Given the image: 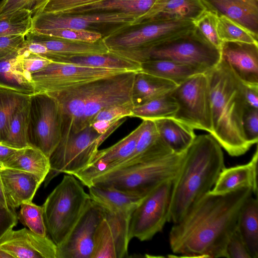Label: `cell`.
I'll return each mask as SVG.
<instances>
[{
  "mask_svg": "<svg viewBox=\"0 0 258 258\" xmlns=\"http://www.w3.org/2000/svg\"><path fill=\"white\" fill-rule=\"evenodd\" d=\"M110 135L100 134L90 125L77 133L62 136L49 158L50 170L45 186L60 173L74 175L85 170Z\"/></svg>",
  "mask_w": 258,
  "mask_h": 258,
  "instance_id": "8",
  "label": "cell"
},
{
  "mask_svg": "<svg viewBox=\"0 0 258 258\" xmlns=\"http://www.w3.org/2000/svg\"><path fill=\"white\" fill-rule=\"evenodd\" d=\"M220 52L221 58L241 81L258 84V44L223 42Z\"/></svg>",
  "mask_w": 258,
  "mask_h": 258,
  "instance_id": "17",
  "label": "cell"
},
{
  "mask_svg": "<svg viewBox=\"0 0 258 258\" xmlns=\"http://www.w3.org/2000/svg\"><path fill=\"white\" fill-rule=\"evenodd\" d=\"M4 168L31 173L36 176L42 183L50 170L49 158L39 150L28 146L19 149Z\"/></svg>",
  "mask_w": 258,
  "mask_h": 258,
  "instance_id": "32",
  "label": "cell"
},
{
  "mask_svg": "<svg viewBox=\"0 0 258 258\" xmlns=\"http://www.w3.org/2000/svg\"><path fill=\"white\" fill-rule=\"evenodd\" d=\"M185 153H172L155 160L113 169L93 178L87 187L92 185L111 187L144 198L163 182L175 179Z\"/></svg>",
  "mask_w": 258,
  "mask_h": 258,
  "instance_id": "4",
  "label": "cell"
},
{
  "mask_svg": "<svg viewBox=\"0 0 258 258\" xmlns=\"http://www.w3.org/2000/svg\"><path fill=\"white\" fill-rule=\"evenodd\" d=\"M25 40L24 35L0 36V60L17 55Z\"/></svg>",
  "mask_w": 258,
  "mask_h": 258,
  "instance_id": "44",
  "label": "cell"
},
{
  "mask_svg": "<svg viewBox=\"0 0 258 258\" xmlns=\"http://www.w3.org/2000/svg\"><path fill=\"white\" fill-rule=\"evenodd\" d=\"M19 149L9 147L0 142V169L5 167L6 163Z\"/></svg>",
  "mask_w": 258,
  "mask_h": 258,
  "instance_id": "50",
  "label": "cell"
},
{
  "mask_svg": "<svg viewBox=\"0 0 258 258\" xmlns=\"http://www.w3.org/2000/svg\"><path fill=\"white\" fill-rule=\"evenodd\" d=\"M157 59L183 63L206 73L219 63L221 52L195 26L144 51L134 61L141 63L148 60Z\"/></svg>",
  "mask_w": 258,
  "mask_h": 258,
  "instance_id": "7",
  "label": "cell"
},
{
  "mask_svg": "<svg viewBox=\"0 0 258 258\" xmlns=\"http://www.w3.org/2000/svg\"><path fill=\"white\" fill-rule=\"evenodd\" d=\"M18 55L23 68L31 75L40 71L52 62L44 57L27 51L19 53Z\"/></svg>",
  "mask_w": 258,
  "mask_h": 258,
  "instance_id": "47",
  "label": "cell"
},
{
  "mask_svg": "<svg viewBox=\"0 0 258 258\" xmlns=\"http://www.w3.org/2000/svg\"><path fill=\"white\" fill-rule=\"evenodd\" d=\"M52 37L74 41L95 42L103 37L98 32L69 28H58L32 31Z\"/></svg>",
  "mask_w": 258,
  "mask_h": 258,
  "instance_id": "40",
  "label": "cell"
},
{
  "mask_svg": "<svg viewBox=\"0 0 258 258\" xmlns=\"http://www.w3.org/2000/svg\"><path fill=\"white\" fill-rule=\"evenodd\" d=\"M12 256L6 251L0 248V258H10Z\"/></svg>",
  "mask_w": 258,
  "mask_h": 258,
  "instance_id": "52",
  "label": "cell"
},
{
  "mask_svg": "<svg viewBox=\"0 0 258 258\" xmlns=\"http://www.w3.org/2000/svg\"><path fill=\"white\" fill-rule=\"evenodd\" d=\"M205 73L211 98V135L229 155L241 156L252 146L247 141L243 126V116L248 107L243 83L221 58L215 67Z\"/></svg>",
  "mask_w": 258,
  "mask_h": 258,
  "instance_id": "2",
  "label": "cell"
},
{
  "mask_svg": "<svg viewBox=\"0 0 258 258\" xmlns=\"http://www.w3.org/2000/svg\"><path fill=\"white\" fill-rule=\"evenodd\" d=\"M253 194L244 187L223 195L210 192L197 201L169 233L171 251L186 257H225L242 206Z\"/></svg>",
  "mask_w": 258,
  "mask_h": 258,
  "instance_id": "1",
  "label": "cell"
},
{
  "mask_svg": "<svg viewBox=\"0 0 258 258\" xmlns=\"http://www.w3.org/2000/svg\"><path fill=\"white\" fill-rule=\"evenodd\" d=\"M29 111V101L19 109L12 117L7 137L2 143L16 149H23L28 146L27 131Z\"/></svg>",
  "mask_w": 258,
  "mask_h": 258,
  "instance_id": "36",
  "label": "cell"
},
{
  "mask_svg": "<svg viewBox=\"0 0 258 258\" xmlns=\"http://www.w3.org/2000/svg\"><path fill=\"white\" fill-rule=\"evenodd\" d=\"M141 72L174 82L178 85L202 71L192 66L168 59H150L141 63Z\"/></svg>",
  "mask_w": 258,
  "mask_h": 258,
  "instance_id": "31",
  "label": "cell"
},
{
  "mask_svg": "<svg viewBox=\"0 0 258 258\" xmlns=\"http://www.w3.org/2000/svg\"><path fill=\"white\" fill-rule=\"evenodd\" d=\"M155 1V0H104L91 5L72 10L64 14L112 12L132 15L137 20L149 11Z\"/></svg>",
  "mask_w": 258,
  "mask_h": 258,
  "instance_id": "33",
  "label": "cell"
},
{
  "mask_svg": "<svg viewBox=\"0 0 258 258\" xmlns=\"http://www.w3.org/2000/svg\"><path fill=\"white\" fill-rule=\"evenodd\" d=\"M171 95L178 105L174 119L194 130L212 133L210 88L205 73L196 74L177 85Z\"/></svg>",
  "mask_w": 258,
  "mask_h": 258,
  "instance_id": "10",
  "label": "cell"
},
{
  "mask_svg": "<svg viewBox=\"0 0 258 258\" xmlns=\"http://www.w3.org/2000/svg\"><path fill=\"white\" fill-rule=\"evenodd\" d=\"M0 208L5 209L11 208L9 207L6 197L5 195L4 189L0 177Z\"/></svg>",
  "mask_w": 258,
  "mask_h": 258,
  "instance_id": "51",
  "label": "cell"
},
{
  "mask_svg": "<svg viewBox=\"0 0 258 258\" xmlns=\"http://www.w3.org/2000/svg\"><path fill=\"white\" fill-rule=\"evenodd\" d=\"M31 95L0 87V142L9 133L11 119L15 113L27 104Z\"/></svg>",
  "mask_w": 258,
  "mask_h": 258,
  "instance_id": "34",
  "label": "cell"
},
{
  "mask_svg": "<svg viewBox=\"0 0 258 258\" xmlns=\"http://www.w3.org/2000/svg\"><path fill=\"white\" fill-rule=\"evenodd\" d=\"M243 83L244 95L247 105L250 107L258 108V84Z\"/></svg>",
  "mask_w": 258,
  "mask_h": 258,
  "instance_id": "49",
  "label": "cell"
},
{
  "mask_svg": "<svg viewBox=\"0 0 258 258\" xmlns=\"http://www.w3.org/2000/svg\"><path fill=\"white\" fill-rule=\"evenodd\" d=\"M195 27L193 21H151L128 25L102 37L109 51L134 61L156 44Z\"/></svg>",
  "mask_w": 258,
  "mask_h": 258,
  "instance_id": "6",
  "label": "cell"
},
{
  "mask_svg": "<svg viewBox=\"0 0 258 258\" xmlns=\"http://www.w3.org/2000/svg\"><path fill=\"white\" fill-rule=\"evenodd\" d=\"M46 58L52 62L71 63L89 67L121 70L138 72L141 71V63L109 51L106 53L67 55L49 52Z\"/></svg>",
  "mask_w": 258,
  "mask_h": 258,
  "instance_id": "24",
  "label": "cell"
},
{
  "mask_svg": "<svg viewBox=\"0 0 258 258\" xmlns=\"http://www.w3.org/2000/svg\"><path fill=\"white\" fill-rule=\"evenodd\" d=\"M206 10L201 0H155L149 11L132 25L151 21H194Z\"/></svg>",
  "mask_w": 258,
  "mask_h": 258,
  "instance_id": "18",
  "label": "cell"
},
{
  "mask_svg": "<svg viewBox=\"0 0 258 258\" xmlns=\"http://www.w3.org/2000/svg\"><path fill=\"white\" fill-rule=\"evenodd\" d=\"M20 206L18 215L20 222L34 233L43 237L48 236L42 206L35 205L32 201L23 203Z\"/></svg>",
  "mask_w": 258,
  "mask_h": 258,
  "instance_id": "39",
  "label": "cell"
},
{
  "mask_svg": "<svg viewBox=\"0 0 258 258\" xmlns=\"http://www.w3.org/2000/svg\"><path fill=\"white\" fill-rule=\"evenodd\" d=\"M127 71L90 82L82 122V130L90 125L101 110L114 105L134 106L132 91L136 73Z\"/></svg>",
  "mask_w": 258,
  "mask_h": 258,
  "instance_id": "13",
  "label": "cell"
},
{
  "mask_svg": "<svg viewBox=\"0 0 258 258\" xmlns=\"http://www.w3.org/2000/svg\"><path fill=\"white\" fill-rule=\"evenodd\" d=\"M257 158L256 147L251 159L246 164L224 168L210 192L214 195H223L241 187H249L257 196Z\"/></svg>",
  "mask_w": 258,
  "mask_h": 258,
  "instance_id": "21",
  "label": "cell"
},
{
  "mask_svg": "<svg viewBox=\"0 0 258 258\" xmlns=\"http://www.w3.org/2000/svg\"><path fill=\"white\" fill-rule=\"evenodd\" d=\"M207 10L225 16L258 38V0H201Z\"/></svg>",
  "mask_w": 258,
  "mask_h": 258,
  "instance_id": "19",
  "label": "cell"
},
{
  "mask_svg": "<svg viewBox=\"0 0 258 258\" xmlns=\"http://www.w3.org/2000/svg\"><path fill=\"white\" fill-rule=\"evenodd\" d=\"M243 126L247 141L253 145L258 141V108L247 107L243 118Z\"/></svg>",
  "mask_w": 258,
  "mask_h": 258,
  "instance_id": "45",
  "label": "cell"
},
{
  "mask_svg": "<svg viewBox=\"0 0 258 258\" xmlns=\"http://www.w3.org/2000/svg\"><path fill=\"white\" fill-rule=\"evenodd\" d=\"M32 28V12L22 9L0 20V36H26Z\"/></svg>",
  "mask_w": 258,
  "mask_h": 258,
  "instance_id": "37",
  "label": "cell"
},
{
  "mask_svg": "<svg viewBox=\"0 0 258 258\" xmlns=\"http://www.w3.org/2000/svg\"><path fill=\"white\" fill-rule=\"evenodd\" d=\"M2 0H0V2Z\"/></svg>",
  "mask_w": 258,
  "mask_h": 258,
  "instance_id": "53",
  "label": "cell"
},
{
  "mask_svg": "<svg viewBox=\"0 0 258 258\" xmlns=\"http://www.w3.org/2000/svg\"><path fill=\"white\" fill-rule=\"evenodd\" d=\"M46 0H2L0 2V20L22 9L32 12Z\"/></svg>",
  "mask_w": 258,
  "mask_h": 258,
  "instance_id": "43",
  "label": "cell"
},
{
  "mask_svg": "<svg viewBox=\"0 0 258 258\" xmlns=\"http://www.w3.org/2000/svg\"><path fill=\"white\" fill-rule=\"evenodd\" d=\"M136 20V18L132 15L112 12L59 14L39 13L33 16L31 31L69 28L98 32V29L108 28L116 30L131 25Z\"/></svg>",
  "mask_w": 258,
  "mask_h": 258,
  "instance_id": "14",
  "label": "cell"
},
{
  "mask_svg": "<svg viewBox=\"0 0 258 258\" xmlns=\"http://www.w3.org/2000/svg\"><path fill=\"white\" fill-rule=\"evenodd\" d=\"M217 18V15L206 10L193 23L204 38L220 50L222 42L218 34Z\"/></svg>",
  "mask_w": 258,
  "mask_h": 258,
  "instance_id": "41",
  "label": "cell"
},
{
  "mask_svg": "<svg viewBox=\"0 0 258 258\" xmlns=\"http://www.w3.org/2000/svg\"><path fill=\"white\" fill-rule=\"evenodd\" d=\"M225 168L222 148L216 140L210 134L196 136L173 181L168 222H178L197 201L210 192Z\"/></svg>",
  "mask_w": 258,
  "mask_h": 258,
  "instance_id": "3",
  "label": "cell"
},
{
  "mask_svg": "<svg viewBox=\"0 0 258 258\" xmlns=\"http://www.w3.org/2000/svg\"><path fill=\"white\" fill-rule=\"evenodd\" d=\"M225 257L251 258L236 228L226 245Z\"/></svg>",
  "mask_w": 258,
  "mask_h": 258,
  "instance_id": "46",
  "label": "cell"
},
{
  "mask_svg": "<svg viewBox=\"0 0 258 258\" xmlns=\"http://www.w3.org/2000/svg\"><path fill=\"white\" fill-rule=\"evenodd\" d=\"M102 1L104 0H46L36 9L33 16L39 13L64 14Z\"/></svg>",
  "mask_w": 258,
  "mask_h": 258,
  "instance_id": "42",
  "label": "cell"
},
{
  "mask_svg": "<svg viewBox=\"0 0 258 258\" xmlns=\"http://www.w3.org/2000/svg\"><path fill=\"white\" fill-rule=\"evenodd\" d=\"M125 72L127 71L51 62L31 75L35 93H49L64 91Z\"/></svg>",
  "mask_w": 258,
  "mask_h": 258,
  "instance_id": "12",
  "label": "cell"
},
{
  "mask_svg": "<svg viewBox=\"0 0 258 258\" xmlns=\"http://www.w3.org/2000/svg\"><path fill=\"white\" fill-rule=\"evenodd\" d=\"M177 85L169 80L140 71L136 73L132 91L134 106L171 93Z\"/></svg>",
  "mask_w": 258,
  "mask_h": 258,
  "instance_id": "26",
  "label": "cell"
},
{
  "mask_svg": "<svg viewBox=\"0 0 258 258\" xmlns=\"http://www.w3.org/2000/svg\"><path fill=\"white\" fill-rule=\"evenodd\" d=\"M126 244L105 217L98 225L94 238L91 258H123L128 254Z\"/></svg>",
  "mask_w": 258,
  "mask_h": 258,
  "instance_id": "27",
  "label": "cell"
},
{
  "mask_svg": "<svg viewBox=\"0 0 258 258\" xmlns=\"http://www.w3.org/2000/svg\"><path fill=\"white\" fill-rule=\"evenodd\" d=\"M217 32L222 42H241L258 44L257 38L247 29L223 16H218Z\"/></svg>",
  "mask_w": 258,
  "mask_h": 258,
  "instance_id": "38",
  "label": "cell"
},
{
  "mask_svg": "<svg viewBox=\"0 0 258 258\" xmlns=\"http://www.w3.org/2000/svg\"><path fill=\"white\" fill-rule=\"evenodd\" d=\"M0 248L15 258H56L57 250L49 236H41L25 228L9 231L0 240Z\"/></svg>",
  "mask_w": 258,
  "mask_h": 258,
  "instance_id": "16",
  "label": "cell"
},
{
  "mask_svg": "<svg viewBox=\"0 0 258 258\" xmlns=\"http://www.w3.org/2000/svg\"><path fill=\"white\" fill-rule=\"evenodd\" d=\"M88 188L91 199L104 211L128 221L143 198L111 187L92 185Z\"/></svg>",
  "mask_w": 258,
  "mask_h": 258,
  "instance_id": "23",
  "label": "cell"
},
{
  "mask_svg": "<svg viewBox=\"0 0 258 258\" xmlns=\"http://www.w3.org/2000/svg\"><path fill=\"white\" fill-rule=\"evenodd\" d=\"M0 177L8 205L15 210L23 203L32 202L41 184L34 175L13 168L0 169Z\"/></svg>",
  "mask_w": 258,
  "mask_h": 258,
  "instance_id": "20",
  "label": "cell"
},
{
  "mask_svg": "<svg viewBox=\"0 0 258 258\" xmlns=\"http://www.w3.org/2000/svg\"><path fill=\"white\" fill-rule=\"evenodd\" d=\"M18 220L15 209L0 208V240L17 225Z\"/></svg>",
  "mask_w": 258,
  "mask_h": 258,
  "instance_id": "48",
  "label": "cell"
},
{
  "mask_svg": "<svg viewBox=\"0 0 258 258\" xmlns=\"http://www.w3.org/2000/svg\"><path fill=\"white\" fill-rule=\"evenodd\" d=\"M178 105L171 93L141 105L134 106L132 117L154 120L174 117Z\"/></svg>",
  "mask_w": 258,
  "mask_h": 258,
  "instance_id": "35",
  "label": "cell"
},
{
  "mask_svg": "<svg viewBox=\"0 0 258 258\" xmlns=\"http://www.w3.org/2000/svg\"><path fill=\"white\" fill-rule=\"evenodd\" d=\"M91 200L81 182L64 174L42 205L47 233L57 247L67 239Z\"/></svg>",
  "mask_w": 258,
  "mask_h": 258,
  "instance_id": "5",
  "label": "cell"
},
{
  "mask_svg": "<svg viewBox=\"0 0 258 258\" xmlns=\"http://www.w3.org/2000/svg\"><path fill=\"white\" fill-rule=\"evenodd\" d=\"M103 209L91 199L66 241L57 247L56 258H91L96 229Z\"/></svg>",
  "mask_w": 258,
  "mask_h": 258,
  "instance_id": "15",
  "label": "cell"
},
{
  "mask_svg": "<svg viewBox=\"0 0 258 258\" xmlns=\"http://www.w3.org/2000/svg\"><path fill=\"white\" fill-rule=\"evenodd\" d=\"M36 10V9H35Z\"/></svg>",
  "mask_w": 258,
  "mask_h": 258,
  "instance_id": "54",
  "label": "cell"
},
{
  "mask_svg": "<svg viewBox=\"0 0 258 258\" xmlns=\"http://www.w3.org/2000/svg\"><path fill=\"white\" fill-rule=\"evenodd\" d=\"M25 37L44 45L51 52L67 55L106 53L109 51L103 38L95 42L69 40L31 31Z\"/></svg>",
  "mask_w": 258,
  "mask_h": 258,
  "instance_id": "25",
  "label": "cell"
},
{
  "mask_svg": "<svg viewBox=\"0 0 258 258\" xmlns=\"http://www.w3.org/2000/svg\"><path fill=\"white\" fill-rule=\"evenodd\" d=\"M143 121V127L133 154L112 169L155 160L174 153L160 137L154 122L150 120Z\"/></svg>",
  "mask_w": 258,
  "mask_h": 258,
  "instance_id": "22",
  "label": "cell"
},
{
  "mask_svg": "<svg viewBox=\"0 0 258 258\" xmlns=\"http://www.w3.org/2000/svg\"><path fill=\"white\" fill-rule=\"evenodd\" d=\"M62 115L57 99L47 93L30 96L27 141L28 146L50 156L62 136Z\"/></svg>",
  "mask_w": 258,
  "mask_h": 258,
  "instance_id": "9",
  "label": "cell"
},
{
  "mask_svg": "<svg viewBox=\"0 0 258 258\" xmlns=\"http://www.w3.org/2000/svg\"><path fill=\"white\" fill-rule=\"evenodd\" d=\"M236 229L251 258H258V200L249 197L239 212Z\"/></svg>",
  "mask_w": 258,
  "mask_h": 258,
  "instance_id": "29",
  "label": "cell"
},
{
  "mask_svg": "<svg viewBox=\"0 0 258 258\" xmlns=\"http://www.w3.org/2000/svg\"><path fill=\"white\" fill-rule=\"evenodd\" d=\"M0 87L28 95L35 93L31 75L23 68L18 55L0 60Z\"/></svg>",
  "mask_w": 258,
  "mask_h": 258,
  "instance_id": "30",
  "label": "cell"
},
{
  "mask_svg": "<svg viewBox=\"0 0 258 258\" xmlns=\"http://www.w3.org/2000/svg\"><path fill=\"white\" fill-rule=\"evenodd\" d=\"M174 180L165 181L144 197L131 216L128 237L141 241L151 240L168 222Z\"/></svg>",
  "mask_w": 258,
  "mask_h": 258,
  "instance_id": "11",
  "label": "cell"
},
{
  "mask_svg": "<svg viewBox=\"0 0 258 258\" xmlns=\"http://www.w3.org/2000/svg\"><path fill=\"white\" fill-rule=\"evenodd\" d=\"M153 121L160 137L174 153L185 152L196 137L194 129L173 117Z\"/></svg>",
  "mask_w": 258,
  "mask_h": 258,
  "instance_id": "28",
  "label": "cell"
}]
</instances>
